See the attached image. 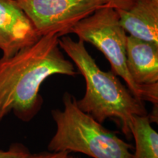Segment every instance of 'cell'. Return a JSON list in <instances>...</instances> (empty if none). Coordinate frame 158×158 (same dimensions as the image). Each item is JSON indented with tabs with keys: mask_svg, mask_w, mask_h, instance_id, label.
<instances>
[{
	"mask_svg": "<svg viewBox=\"0 0 158 158\" xmlns=\"http://www.w3.org/2000/svg\"><path fill=\"white\" fill-rule=\"evenodd\" d=\"M69 158H78V157H70H70H69Z\"/></svg>",
	"mask_w": 158,
	"mask_h": 158,
	"instance_id": "13",
	"label": "cell"
},
{
	"mask_svg": "<svg viewBox=\"0 0 158 158\" xmlns=\"http://www.w3.org/2000/svg\"><path fill=\"white\" fill-rule=\"evenodd\" d=\"M68 152H43L31 154L29 158H69Z\"/></svg>",
	"mask_w": 158,
	"mask_h": 158,
	"instance_id": "11",
	"label": "cell"
},
{
	"mask_svg": "<svg viewBox=\"0 0 158 158\" xmlns=\"http://www.w3.org/2000/svg\"><path fill=\"white\" fill-rule=\"evenodd\" d=\"M59 39L55 33L43 35L13 56L0 58V122L11 113L30 121L43 103L40 94L43 83L54 75L78 73L62 52Z\"/></svg>",
	"mask_w": 158,
	"mask_h": 158,
	"instance_id": "1",
	"label": "cell"
},
{
	"mask_svg": "<svg viewBox=\"0 0 158 158\" xmlns=\"http://www.w3.org/2000/svg\"><path fill=\"white\" fill-rule=\"evenodd\" d=\"M130 36L158 44V0H135L127 10H116Z\"/></svg>",
	"mask_w": 158,
	"mask_h": 158,
	"instance_id": "8",
	"label": "cell"
},
{
	"mask_svg": "<svg viewBox=\"0 0 158 158\" xmlns=\"http://www.w3.org/2000/svg\"><path fill=\"white\" fill-rule=\"evenodd\" d=\"M40 36L16 0H0V50L10 57L34 44Z\"/></svg>",
	"mask_w": 158,
	"mask_h": 158,
	"instance_id": "6",
	"label": "cell"
},
{
	"mask_svg": "<svg viewBox=\"0 0 158 158\" xmlns=\"http://www.w3.org/2000/svg\"><path fill=\"white\" fill-rule=\"evenodd\" d=\"M64 109L51 110L56 132L49 141V152H74L93 158H133V146L105 128L76 104V98L65 92Z\"/></svg>",
	"mask_w": 158,
	"mask_h": 158,
	"instance_id": "3",
	"label": "cell"
},
{
	"mask_svg": "<svg viewBox=\"0 0 158 158\" xmlns=\"http://www.w3.org/2000/svg\"><path fill=\"white\" fill-rule=\"evenodd\" d=\"M34 24L40 36L55 33L59 37L70 34L79 21L100 7L106 0H16Z\"/></svg>",
	"mask_w": 158,
	"mask_h": 158,
	"instance_id": "5",
	"label": "cell"
},
{
	"mask_svg": "<svg viewBox=\"0 0 158 158\" xmlns=\"http://www.w3.org/2000/svg\"><path fill=\"white\" fill-rule=\"evenodd\" d=\"M148 115L132 118L130 130L135 144L133 158H158V133Z\"/></svg>",
	"mask_w": 158,
	"mask_h": 158,
	"instance_id": "9",
	"label": "cell"
},
{
	"mask_svg": "<svg viewBox=\"0 0 158 158\" xmlns=\"http://www.w3.org/2000/svg\"><path fill=\"white\" fill-rule=\"evenodd\" d=\"M60 48L68 54L86 82L84 97L76 100L78 107L99 123L113 119L127 138H132L130 124L133 116H147L143 102L136 98L112 71L101 70L86 50L85 43L68 35L59 37Z\"/></svg>",
	"mask_w": 158,
	"mask_h": 158,
	"instance_id": "2",
	"label": "cell"
},
{
	"mask_svg": "<svg viewBox=\"0 0 158 158\" xmlns=\"http://www.w3.org/2000/svg\"><path fill=\"white\" fill-rule=\"evenodd\" d=\"M108 6L116 10H127L131 6L135 0H106Z\"/></svg>",
	"mask_w": 158,
	"mask_h": 158,
	"instance_id": "12",
	"label": "cell"
},
{
	"mask_svg": "<svg viewBox=\"0 0 158 158\" xmlns=\"http://www.w3.org/2000/svg\"><path fill=\"white\" fill-rule=\"evenodd\" d=\"M70 33L76 34L78 39L101 51L109 62L112 72L123 79L130 92L138 100L152 103L154 110L157 109L158 86H138L130 75L126 59L127 35L120 24L115 8L107 5L96 10L76 23Z\"/></svg>",
	"mask_w": 158,
	"mask_h": 158,
	"instance_id": "4",
	"label": "cell"
},
{
	"mask_svg": "<svg viewBox=\"0 0 158 158\" xmlns=\"http://www.w3.org/2000/svg\"><path fill=\"white\" fill-rule=\"evenodd\" d=\"M31 153L25 146L13 143L7 150L0 149V158H29Z\"/></svg>",
	"mask_w": 158,
	"mask_h": 158,
	"instance_id": "10",
	"label": "cell"
},
{
	"mask_svg": "<svg viewBox=\"0 0 158 158\" xmlns=\"http://www.w3.org/2000/svg\"><path fill=\"white\" fill-rule=\"evenodd\" d=\"M126 59L136 84L143 87L158 86V44L128 35Z\"/></svg>",
	"mask_w": 158,
	"mask_h": 158,
	"instance_id": "7",
	"label": "cell"
}]
</instances>
